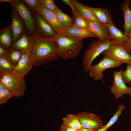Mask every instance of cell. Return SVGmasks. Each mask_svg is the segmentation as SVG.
<instances>
[{
	"mask_svg": "<svg viewBox=\"0 0 131 131\" xmlns=\"http://www.w3.org/2000/svg\"><path fill=\"white\" fill-rule=\"evenodd\" d=\"M90 29L96 35L98 39L103 42L110 40L109 34L106 26H102L94 22L87 20Z\"/></svg>",
	"mask_w": 131,
	"mask_h": 131,
	"instance_id": "cell-19",
	"label": "cell"
},
{
	"mask_svg": "<svg viewBox=\"0 0 131 131\" xmlns=\"http://www.w3.org/2000/svg\"><path fill=\"white\" fill-rule=\"evenodd\" d=\"M126 50L130 54H131V35L128 39V41L124 46Z\"/></svg>",
	"mask_w": 131,
	"mask_h": 131,
	"instance_id": "cell-32",
	"label": "cell"
},
{
	"mask_svg": "<svg viewBox=\"0 0 131 131\" xmlns=\"http://www.w3.org/2000/svg\"><path fill=\"white\" fill-rule=\"evenodd\" d=\"M124 70L123 69L119 71H113V82L111 87L110 91L117 99L122 98L125 94L129 95L131 94V87L126 85L121 76V74Z\"/></svg>",
	"mask_w": 131,
	"mask_h": 131,
	"instance_id": "cell-8",
	"label": "cell"
},
{
	"mask_svg": "<svg viewBox=\"0 0 131 131\" xmlns=\"http://www.w3.org/2000/svg\"><path fill=\"white\" fill-rule=\"evenodd\" d=\"M7 49L4 48L0 46V57H4L7 55Z\"/></svg>",
	"mask_w": 131,
	"mask_h": 131,
	"instance_id": "cell-34",
	"label": "cell"
},
{
	"mask_svg": "<svg viewBox=\"0 0 131 131\" xmlns=\"http://www.w3.org/2000/svg\"><path fill=\"white\" fill-rule=\"evenodd\" d=\"M113 43L110 40L103 42L99 39L91 42L84 52L82 64L85 72H88L95 59Z\"/></svg>",
	"mask_w": 131,
	"mask_h": 131,
	"instance_id": "cell-3",
	"label": "cell"
},
{
	"mask_svg": "<svg viewBox=\"0 0 131 131\" xmlns=\"http://www.w3.org/2000/svg\"><path fill=\"white\" fill-rule=\"evenodd\" d=\"M129 6H131V0H129Z\"/></svg>",
	"mask_w": 131,
	"mask_h": 131,
	"instance_id": "cell-39",
	"label": "cell"
},
{
	"mask_svg": "<svg viewBox=\"0 0 131 131\" xmlns=\"http://www.w3.org/2000/svg\"><path fill=\"white\" fill-rule=\"evenodd\" d=\"M108 32L110 41L113 43L124 46L128 38L114 25L107 24L105 25Z\"/></svg>",
	"mask_w": 131,
	"mask_h": 131,
	"instance_id": "cell-15",
	"label": "cell"
},
{
	"mask_svg": "<svg viewBox=\"0 0 131 131\" xmlns=\"http://www.w3.org/2000/svg\"><path fill=\"white\" fill-rule=\"evenodd\" d=\"M22 51V57L14 66L13 73L18 76L24 78L33 66L34 65L35 61L29 52Z\"/></svg>",
	"mask_w": 131,
	"mask_h": 131,
	"instance_id": "cell-10",
	"label": "cell"
},
{
	"mask_svg": "<svg viewBox=\"0 0 131 131\" xmlns=\"http://www.w3.org/2000/svg\"><path fill=\"white\" fill-rule=\"evenodd\" d=\"M88 7L103 25H105L108 24L114 25L110 13L107 9Z\"/></svg>",
	"mask_w": 131,
	"mask_h": 131,
	"instance_id": "cell-18",
	"label": "cell"
},
{
	"mask_svg": "<svg viewBox=\"0 0 131 131\" xmlns=\"http://www.w3.org/2000/svg\"><path fill=\"white\" fill-rule=\"evenodd\" d=\"M59 57L66 60L73 58L80 53L83 45V40H78L62 33H58L55 38Z\"/></svg>",
	"mask_w": 131,
	"mask_h": 131,
	"instance_id": "cell-2",
	"label": "cell"
},
{
	"mask_svg": "<svg viewBox=\"0 0 131 131\" xmlns=\"http://www.w3.org/2000/svg\"><path fill=\"white\" fill-rule=\"evenodd\" d=\"M82 127L97 131L103 125V121L96 115L86 112H79L76 114Z\"/></svg>",
	"mask_w": 131,
	"mask_h": 131,
	"instance_id": "cell-9",
	"label": "cell"
},
{
	"mask_svg": "<svg viewBox=\"0 0 131 131\" xmlns=\"http://www.w3.org/2000/svg\"><path fill=\"white\" fill-rule=\"evenodd\" d=\"M7 56L13 65L15 66L21 58L23 55L22 51L12 48L10 47L7 49Z\"/></svg>",
	"mask_w": 131,
	"mask_h": 131,
	"instance_id": "cell-27",
	"label": "cell"
},
{
	"mask_svg": "<svg viewBox=\"0 0 131 131\" xmlns=\"http://www.w3.org/2000/svg\"><path fill=\"white\" fill-rule=\"evenodd\" d=\"M62 33L78 40H83L84 38L89 37H97L90 29L78 28L73 26L65 30Z\"/></svg>",
	"mask_w": 131,
	"mask_h": 131,
	"instance_id": "cell-16",
	"label": "cell"
},
{
	"mask_svg": "<svg viewBox=\"0 0 131 131\" xmlns=\"http://www.w3.org/2000/svg\"><path fill=\"white\" fill-rule=\"evenodd\" d=\"M35 21L40 36L44 38H55L58 33L39 14L36 13Z\"/></svg>",
	"mask_w": 131,
	"mask_h": 131,
	"instance_id": "cell-12",
	"label": "cell"
},
{
	"mask_svg": "<svg viewBox=\"0 0 131 131\" xmlns=\"http://www.w3.org/2000/svg\"><path fill=\"white\" fill-rule=\"evenodd\" d=\"M62 120L63 124L74 129L78 130L82 128L76 114H67Z\"/></svg>",
	"mask_w": 131,
	"mask_h": 131,
	"instance_id": "cell-23",
	"label": "cell"
},
{
	"mask_svg": "<svg viewBox=\"0 0 131 131\" xmlns=\"http://www.w3.org/2000/svg\"><path fill=\"white\" fill-rule=\"evenodd\" d=\"M12 48L21 51L29 52L30 47V42L29 36L23 32L21 37L16 42L12 44Z\"/></svg>",
	"mask_w": 131,
	"mask_h": 131,
	"instance_id": "cell-20",
	"label": "cell"
},
{
	"mask_svg": "<svg viewBox=\"0 0 131 131\" xmlns=\"http://www.w3.org/2000/svg\"><path fill=\"white\" fill-rule=\"evenodd\" d=\"M15 0H0V2H6L10 4V5L13 4Z\"/></svg>",
	"mask_w": 131,
	"mask_h": 131,
	"instance_id": "cell-36",
	"label": "cell"
},
{
	"mask_svg": "<svg viewBox=\"0 0 131 131\" xmlns=\"http://www.w3.org/2000/svg\"><path fill=\"white\" fill-rule=\"evenodd\" d=\"M86 131H96L92 129H88Z\"/></svg>",
	"mask_w": 131,
	"mask_h": 131,
	"instance_id": "cell-38",
	"label": "cell"
},
{
	"mask_svg": "<svg viewBox=\"0 0 131 131\" xmlns=\"http://www.w3.org/2000/svg\"><path fill=\"white\" fill-rule=\"evenodd\" d=\"M73 14L74 26L78 28L90 29V27L87 20L80 16L74 8L71 9Z\"/></svg>",
	"mask_w": 131,
	"mask_h": 131,
	"instance_id": "cell-24",
	"label": "cell"
},
{
	"mask_svg": "<svg viewBox=\"0 0 131 131\" xmlns=\"http://www.w3.org/2000/svg\"><path fill=\"white\" fill-rule=\"evenodd\" d=\"M53 12L58 23L65 30L73 25V18L64 13L59 9L58 8Z\"/></svg>",
	"mask_w": 131,
	"mask_h": 131,
	"instance_id": "cell-21",
	"label": "cell"
},
{
	"mask_svg": "<svg viewBox=\"0 0 131 131\" xmlns=\"http://www.w3.org/2000/svg\"><path fill=\"white\" fill-rule=\"evenodd\" d=\"M55 38H44L37 33L29 36L30 42L29 53L35 61L34 65H44L59 57Z\"/></svg>",
	"mask_w": 131,
	"mask_h": 131,
	"instance_id": "cell-1",
	"label": "cell"
},
{
	"mask_svg": "<svg viewBox=\"0 0 131 131\" xmlns=\"http://www.w3.org/2000/svg\"></svg>",
	"mask_w": 131,
	"mask_h": 131,
	"instance_id": "cell-41",
	"label": "cell"
},
{
	"mask_svg": "<svg viewBox=\"0 0 131 131\" xmlns=\"http://www.w3.org/2000/svg\"><path fill=\"white\" fill-rule=\"evenodd\" d=\"M74 8L81 17L88 20L94 22L102 26H105L101 23L87 6L81 3L76 0H71Z\"/></svg>",
	"mask_w": 131,
	"mask_h": 131,
	"instance_id": "cell-13",
	"label": "cell"
},
{
	"mask_svg": "<svg viewBox=\"0 0 131 131\" xmlns=\"http://www.w3.org/2000/svg\"><path fill=\"white\" fill-rule=\"evenodd\" d=\"M13 97L11 92L6 87L0 90V105L5 103L9 99Z\"/></svg>",
	"mask_w": 131,
	"mask_h": 131,
	"instance_id": "cell-28",
	"label": "cell"
},
{
	"mask_svg": "<svg viewBox=\"0 0 131 131\" xmlns=\"http://www.w3.org/2000/svg\"><path fill=\"white\" fill-rule=\"evenodd\" d=\"M102 54L104 56L115 61L131 64V54L123 46L112 43Z\"/></svg>",
	"mask_w": 131,
	"mask_h": 131,
	"instance_id": "cell-5",
	"label": "cell"
},
{
	"mask_svg": "<svg viewBox=\"0 0 131 131\" xmlns=\"http://www.w3.org/2000/svg\"><path fill=\"white\" fill-rule=\"evenodd\" d=\"M88 129L82 128L77 131H86Z\"/></svg>",
	"mask_w": 131,
	"mask_h": 131,
	"instance_id": "cell-37",
	"label": "cell"
},
{
	"mask_svg": "<svg viewBox=\"0 0 131 131\" xmlns=\"http://www.w3.org/2000/svg\"><path fill=\"white\" fill-rule=\"evenodd\" d=\"M125 108V106L123 105H119L117 110L106 124L103 125L96 131H106L117 122L122 112Z\"/></svg>",
	"mask_w": 131,
	"mask_h": 131,
	"instance_id": "cell-25",
	"label": "cell"
},
{
	"mask_svg": "<svg viewBox=\"0 0 131 131\" xmlns=\"http://www.w3.org/2000/svg\"><path fill=\"white\" fill-rule=\"evenodd\" d=\"M40 1L41 4L46 8L53 12L58 8L53 0H40Z\"/></svg>",
	"mask_w": 131,
	"mask_h": 131,
	"instance_id": "cell-30",
	"label": "cell"
},
{
	"mask_svg": "<svg viewBox=\"0 0 131 131\" xmlns=\"http://www.w3.org/2000/svg\"><path fill=\"white\" fill-rule=\"evenodd\" d=\"M11 25L4 28L0 32V46L8 49L12 45V37Z\"/></svg>",
	"mask_w": 131,
	"mask_h": 131,
	"instance_id": "cell-22",
	"label": "cell"
},
{
	"mask_svg": "<svg viewBox=\"0 0 131 131\" xmlns=\"http://www.w3.org/2000/svg\"><path fill=\"white\" fill-rule=\"evenodd\" d=\"M35 11L58 33L65 31V30L58 22L54 12L46 8L41 3Z\"/></svg>",
	"mask_w": 131,
	"mask_h": 131,
	"instance_id": "cell-11",
	"label": "cell"
},
{
	"mask_svg": "<svg viewBox=\"0 0 131 131\" xmlns=\"http://www.w3.org/2000/svg\"><path fill=\"white\" fill-rule=\"evenodd\" d=\"M11 5L23 19L27 29L32 35L37 34L32 15L24 4L21 0H16Z\"/></svg>",
	"mask_w": 131,
	"mask_h": 131,
	"instance_id": "cell-7",
	"label": "cell"
},
{
	"mask_svg": "<svg viewBox=\"0 0 131 131\" xmlns=\"http://www.w3.org/2000/svg\"><path fill=\"white\" fill-rule=\"evenodd\" d=\"M23 1L26 3L32 9L35 10L41 4L40 0H24Z\"/></svg>",
	"mask_w": 131,
	"mask_h": 131,
	"instance_id": "cell-31",
	"label": "cell"
},
{
	"mask_svg": "<svg viewBox=\"0 0 131 131\" xmlns=\"http://www.w3.org/2000/svg\"><path fill=\"white\" fill-rule=\"evenodd\" d=\"M123 64L104 56L98 63L91 66L88 71L89 75L96 80L103 79V72L104 70L108 68L118 67Z\"/></svg>",
	"mask_w": 131,
	"mask_h": 131,
	"instance_id": "cell-6",
	"label": "cell"
},
{
	"mask_svg": "<svg viewBox=\"0 0 131 131\" xmlns=\"http://www.w3.org/2000/svg\"><path fill=\"white\" fill-rule=\"evenodd\" d=\"M0 82L12 93L13 97L19 98L24 94L26 89L24 78L13 73H0Z\"/></svg>",
	"mask_w": 131,
	"mask_h": 131,
	"instance_id": "cell-4",
	"label": "cell"
},
{
	"mask_svg": "<svg viewBox=\"0 0 131 131\" xmlns=\"http://www.w3.org/2000/svg\"><path fill=\"white\" fill-rule=\"evenodd\" d=\"M14 66L7 56L0 57V73H13Z\"/></svg>",
	"mask_w": 131,
	"mask_h": 131,
	"instance_id": "cell-26",
	"label": "cell"
},
{
	"mask_svg": "<svg viewBox=\"0 0 131 131\" xmlns=\"http://www.w3.org/2000/svg\"><path fill=\"white\" fill-rule=\"evenodd\" d=\"M130 95L131 96V94Z\"/></svg>",
	"mask_w": 131,
	"mask_h": 131,
	"instance_id": "cell-40",
	"label": "cell"
},
{
	"mask_svg": "<svg viewBox=\"0 0 131 131\" xmlns=\"http://www.w3.org/2000/svg\"><path fill=\"white\" fill-rule=\"evenodd\" d=\"M13 9L11 14L12 22L10 25L12 33V44L18 39L23 32V26L21 18L16 11Z\"/></svg>",
	"mask_w": 131,
	"mask_h": 131,
	"instance_id": "cell-14",
	"label": "cell"
},
{
	"mask_svg": "<svg viewBox=\"0 0 131 131\" xmlns=\"http://www.w3.org/2000/svg\"><path fill=\"white\" fill-rule=\"evenodd\" d=\"M129 0H126L120 5L124 17L123 34L128 39L131 35V10L129 7Z\"/></svg>",
	"mask_w": 131,
	"mask_h": 131,
	"instance_id": "cell-17",
	"label": "cell"
},
{
	"mask_svg": "<svg viewBox=\"0 0 131 131\" xmlns=\"http://www.w3.org/2000/svg\"><path fill=\"white\" fill-rule=\"evenodd\" d=\"M126 69L121 74L122 78L125 84H130L131 82V64H127Z\"/></svg>",
	"mask_w": 131,
	"mask_h": 131,
	"instance_id": "cell-29",
	"label": "cell"
},
{
	"mask_svg": "<svg viewBox=\"0 0 131 131\" xmlns=\"http://www.w3.org/2000/svg\"><path fill=\"white\" fill-rule=\"evenodd\" d=\"M62 124L61 126L59 131H77Z\"/></svg>",
	"mask_w": 131,
	"mask_h": 131,
	"instance_id": "cell-33",
	"label": "cell"
},
{
	"mask_svg": "<svg viewBox=\"0 0 131 131\" xmlns=\"http://www.w3.org/2000/svg\"><path fill=\"white\" fill-rule=\"evenodd\" d=\"M61 1L70 7L71 9L74 8L72 3L71 0H62Z\"/></svg>",
	"mask_w": 131,
	"mask_h": 131,
	"instance_id": "cell-35",
	"label": "cell"
}]
</instances>
